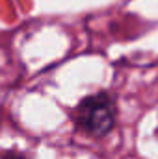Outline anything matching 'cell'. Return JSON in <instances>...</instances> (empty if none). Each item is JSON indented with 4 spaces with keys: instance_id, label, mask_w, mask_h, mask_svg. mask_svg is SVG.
I'll return each instance as SVG.
<instances>
[{
    "instance_id": "1",
    "label": "cell",
    "mask_w": 158,
    "mask_h": 159,
    "mask_svg": "<svg viewBox=\"0 0 158 159\" xmlns=\"http://www.w3.org/2000/svg\"><path fill=\"white\" fill-rule=\"evenodd\" d=\"M75 119L84 131H87L95 137H101V135L108 133L114 126V120H116L114 102L104 93L89 96L80 102V106L77 107V113H75Z\"/></svg>"
},
{
    "instance_id": "2",
    "label": "cell",
    "mask_w": 158,
    "mask_h": 159,
    "mask_svg": "<svg viewBox=\"0 0 158 159\" xmlns=\"http://www.w3.org/2000/svg\"><path fill=\"white\" fill-rule=\"evenodd\" d=\"M6 159H22V157H6Z\"/></svg>"
}]
</instances>
